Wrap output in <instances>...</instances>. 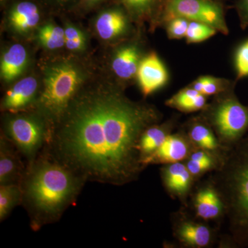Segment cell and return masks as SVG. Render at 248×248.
<instances>
[{"label":"cell","instance_id":"obj_9","mask_svg":"<svg viewBox=\"0 0 248 248\" xmlns=\"http://www.w3.org/2000/svg\"><path fill=\"white\" fill-rule=\"evenodd\" d=\"M43 22L42 10L32 0H16L9 5L4 14L5 28L19 39L34 37Z\"/></svg>","mask_w":248,"mask_h":248},{"label":"cell","instance_id":"obj_5","mask_svg":"<svg viewBox=\"0 0 248 248\" xmlns=\"http://www.w3.org/2000/svg\"><path fill=\"white\" fill-rule=\"evenodd\" d=\"M234 88L215 95L200 115L213 128L220 143L230 151L248 131V107L241 104Z\"/></svg>","mask_w":248,"mask_h":248},{"label":"cell","instance_id":"obj_24","mask_svg":"<svg viewBox=\"0 0 248 248\" xmlns=\"http://www.w3.org/2000/svg\"><path fill=\"white\" fill-rule=\"evenodd\" d=\"M65 48L72 55L81 57L89 48V35L86 30L76 23L65 21Z\"/></svg>","mask_w":248,"mask_h":248},{"label":"cell","instance_id":"obj_2","mask_svg":"<svg viewBox=\"0 0 248 248\" xmlns=\"http://www.w3.org/2000/svg\"><path fill=\"white\" fill-rule=\"evenodd\" d=\"M84 178L56 159L48 150L28 164L23 177L22 203L30 217L31 226L58 221L79 195Z\"/></svg>","mask_w":248,"mask_h":248},{"label":"cell","instance_id":"obj_21","mask_svg":"<svg viewBox=\"0 0 248 248\" xmlns=\"http://www.w3.org/2000/svg\"><path fill=\"white\" fill-rule=\"evenodd\" d=\"M207 104V96L189 86L180 90L166 102L167 107L184 113L202 111Z\"/></svg>","mask_w":248,"mask_h":248},{"label":"cell","instance_id":"obj_16","mask_svg":"<svg viewBox=\"0 0 248 248\" xmlns=\"http://www.w3.org/2000/svg\"><path fill=\"white\" fill-rule=\"evenodd\" d=\"M30 51L25 45L13 43L1 50L0 78L6 84H14L22 78L30 67Z\"/></svg>","mask_w":248,"mask_h":248},{"label":"cell","instance_id":"obj_13","mask_svg":"<svg viewBox=\"0 0 248 248\" xmlns=\"http://www.w3.org/2000/svg\"><path fill=\"white\" fill-rule=\"evenodd\" d=\"M192 210L197 218L207 222L218 221L225 217V207L218 190L208 179L192 190Z\"/></svg>","mask_w":248,"mask_h":248},{"label":"cell","instance_id":"obj_7","mask_svg":"<svg viewBox=\"0 0 248 248\" xmlns=\"http://www.w3.org/2000/svg\"><path fill=\"white\" fill-rule=\"evenodd\" d=\"M177 17L207 24L223 35L229 33L223 6L213 0H166L161 23Z\"/></svg>","mask_w":248,"mask_h":248},{"label":"cell","instance_id":"obj_19","mask_svg":"<svg viewBox=\"0 0 248 248\" xmlns=\"http://www.w3.org/2000/svg\"><path fill=\"white\" fill-rule=\"evenodd\" d=\"M19 153L4 135L0 140V185L21 184L25 173Z\"/></svg>","mask_w":248,"mask_h":248},{"label":"cell","instance_id":"obj_23","mask_svg":"<svg viewBox=\"0 0 248 248\" xmlns=\"http://www.w3.org/2000/svg\"><path fill=\"white\" fill-rule=\"evenodd\" d=\"M34 39L46 51H58L65 48L64 29L53 20L43 22L36 31Z\"/></svg>","mask_w":248,"mask_h":248},{"label":"cell","instance_id":"obj_14","mask_svg":"<svg viewBox=\"0 0 248 248\" xmlns=\"http://www.w3.org/2000/svg\"><path fill=\"white\" fill-rule=\"evenodd\" d=\"M196 147L184 130L170 134L162 144L142 161L145 168L152 164H170L184 162Z\"/></svg>","mask_w":248,"mask_h":248},{"label":"cell","instance_id":"obj_4","mask_svg":"<svg viewBox=\"0 0 248 248\" xmlns=\"http://www.w3.org/2000/svg\"><path fill=\"white\" fill-rule=\"evenodd\" d=\"M92 71L80 57H57L42 66L40 94L33 110L46 119L52 128L72 101L92 79Z\"/></svg>","mask_w":248,"mask_h":248},{"label":"cell","instance_id":"obj_12","mask_svg":"<svg viewBox=\"0 0 248 248\" xmlns=\"http://www.w3.org/2000/svg\"><path fill=\"white\" fill-rule=\"evenodd\" d=\"M41 81L37 77L28 76L18 79L5 93L1 99V110L23 112L33 109L40 91Z\"/></svg>","mask_w":248,"mask_h":248},{"label":"cell","instance_id":"obj_30","mask_svg":"<svg viewBox=\"0 0 248 248\" xmlns=\"http://www.w3.org/2000/svg\"><path fill=\"white\" fill-rule=\"evenodd\" d=\"M236 79L248 77V38L236 49L234 56Z\"/></svg>","mask_w":248,"mask_h":248},{"label":"cell","instance_id":"obj_1","mask_svg":"<svg viewBox=\"0 0 248 248\" xmlns=\"http://www.w3.org/2000/svg\"><path fill=\"white\" fill-rule=\"evenodd\" d=\"M161 118L154 106L129 99L118 82L91 79L53 127L47 146L86 181L125 185L145 169L142 134Z\"/></svg>","mask_w":248,"mask_h":248},{"label":"cell","instance_id":"obj_26","mask_svg":"<svg viewBox=\"0 0 248 248\" xmlns=\"http://www.w3.org/2000/svg\"><path fill=\"white\" fill-rule=\"evenodd\" d=\"M21 184L0 185V220L4 221L13 210L22 202Z\"/></svg>","mask_w":248,"mask_h":248},{"label":"cell","instance_id":"obj_33","mask_svg":"<svg viewBox=\"0 0 248 248\" xmlns=\"http://www.w3.org/2000/svg\"><path fill=\"white\" fill-rule=\"evenodd\" d=\"M104 1V0H79L78 5L81 6L83 9L91 10L102 4Z\"/></svg>","mask_w":248,"mask_h":248},{"label":"cell","instance_id":"obj_25","mask_svg":"<svg viewBox=\"0 0 248 248\" xmlns=\"http://www.w3.org/2000/svg\"><path fill=\"white\" fill-rule=\"evenodd\" d=\"M161 0H118L132 20L141 23L152 19Z\"/></svg>","mask_w":248,"mask_h":248},{"label":"cell","instance_id":"obj_8","mask_svg":"<svg viewBox=\"0 0 248 248\" xmlns=\"http://www.w3.org/2000/svg\"><path fill=\"white\" fill-rule=\"evenodd\" d=\"M133 22L124 7L115 5L105 8L96 15L93 19V30L104 43L117 45L133 35Z\"/></svg>","mask_w":248,"mask_h":248},{"label":"cell","instance_id":"obj_15","mask_svg":"<svg viewBox=\"0 0 248 248\" xmlns=\"http://www.w3.org/2000/svg\"><path fill=\"white\" fill-rule=\"evenodd\" d=\"M136 79L145 97L151 95L167 84L169 72L157 53L151 52L143 56L139 66Z\"/></svg>","mask_w":248,"mask_h":248},{"label":"cell","instance_id":"obj_28","mask_svg":"<svg viewBox=\"0 0 248 248\" xmlns=\"http://www.w3.org/2000/svg\"><path fill=\"white\" fill-rule=\"evenodd\" d=\"M203 80L202 94L207 96H215L234 88L235 82L216 77L202 76Z\"/></svg>","mask_w":248,"mask_h":248},{"label":"cell","instance_id":"obj_31","mask_svg":"<svg viewBox=\"0 0 248 248\" xmlns=\"http://www.w3.org/2000/svg\"><path fill=\"white\" fill-rule=\"evenodd\" d=\"M240 24L243 29L248 28V0H239L236 5Z\"/></svg>","mask_w":248,"mask_h":248},{"label":"cell","instance_id":"obj_32","mask_svg":"<svg viewBox=\"0 0 248 248\" xmlns=\"http://www.w3.org/2000/svg\"><path fill=\"white\" fill-rule=\"evenodd\" d=\"M48 6L57 9H67L78 4L79 0H42Z\"/></svg>","mask_w":248,"mask_h":248},{"label":"cell","instance_id":"obj_3","mask_svg":"<svg viewBox=\"0 0 248 248\" xmlns=\"http://www.w3.org/2000/svg\"><path fill=\"white\" fill-rule=\"evenodd\" d=\"M225 207L228 246L248 247V135L227 153L210 177Z\"/></svg>","mask_w":248,"mask_h":248},{"label":"cell","instance_id":"obj_17","mask_svg":"<svg viewBox=\"0 0 248 248\" xmlns=\"http://www.w3.org/2000/svg\"><path fill=\"white\" fill-rule=\"evenodd\" d=\"M163 185L169 195L187 205L196 182L184 162L166 164L161 168Z\"/></svg>","mask_w":248,"mask_h":248},{"label":"cell","instance_id":"obj_18","mask_svg":"<svg viewBox=\"0 0 248 248\" xmlns=\"http://www.w3.org/2000/svg\"><path fill=\"white\" fill-rule=\"evenodd\" d=\"M184 130L197 148L210 152L222 159L229 151L222 146L213 128L200 115L187 121Z\"/></svg>","mask_w":248,"mask_h":248},{"label":"cell","instance_id":"obj_10","mask_svg":"<svg viewBox=\"0 0 248 248\" xmlns=\"http://www.w3.org/2000/svg\"><path fill=\"white\" fill-rule=\"evenodd\" d=\"M186 210H181L172 217L174 239L185 248H204L213 246L216 233L207 222L191 216Z\"/></svg>","mask_w":248,"mask_h":248},{"label":"cell","instance_id":"obj_20","mask_svg":"<svg viewBox=\"0 0 248 248\" xmlns=\"http://www.w3.org/2000/svg\"><path fill=\"white\" fill-rule=\"evenodd\" d=\"M175 124L174 120H169L164 124H154L143 132L139 145L141 163L162 144L170 134L172 133Z\"/></svg>","mask_w":248,"mask_h":248},{"label":"cell","instance_id":"obj_29","mask_svg":"<svg viewBox=\"0 0 248 248\" xmlns=\"http://www.w3.org/2000/svg\"><path fill=\"white\" fill-rule=\"evenodd\" d=\"M188 19L183 17H173L164 23L166 32L170 40H181L186 37L188 28Z\"/></svg>","mask_w":248,"mask_h":248},{"label":"cell","instance_id":"obj_11","mask_svg":"<svg viewBox=\"0 0 248 248\" xmlns=\"http://www.w3.org/2000/svg\"><path fill=\"white\" fill-rule=\"evenodd\" d=\"M141 42L137 39H128L112 50L110 58V68L119 84H125L136 79L139 66L144 56Z\"/></svg>","mask_w":248,"mask_h":248},{"label":"cell","instance_id":"obj_22","mask_svg":"<svg viewBox=\"0 0 248 248\" xmlns=\"http://www.w3.org/2000/svg\"><path fill=\"white\" fill-rule=\"evenodd\" d=\"M223 159L216 155L200 148H195L184 161L195 180L204 174L214 172L221 166Z\"/></svg>","mask_w":248,"mask_h":248},{"label":"cell","instance_id":"obj_27","mask_svg":"<svg viewBox=\"0 0 248 248\" xmlns=\"http://www.w3.org/2000/svg\"><path fill=\"white\" fill-rule=\"evenodd\" d=\"M217 31L203 23L190 21L186 40L187 44H197L208 40L216 35Z\"/></svg>","mask_w":248,"mask_h":248},{"label":"cell","instance_id":"obj_6","mask_svg":"<svg viewBox=\"0 0 248 248\" xmlns=\"http://www.w3.org/2000/svg\"><path fill=\"white\" fill-rule=\"evenodd\" d=\"M3 125L5 136L14 143L29 164L46 146L53 132L46 119L33 109L14 113L7 112Z\"/></svg>","mask_w":248,"mask_h":248},{"label":"cell","instance_id":"obj_34","mask_svg":"<svg viewBox=\"0 0 248 248\" xmlns=\"http://www.w3.org/2000/svg\"><path fill=\"white\" fill-rule=\"evenodd\" d=\"M9 0H0V3H1V6H4L5 4H6V3L9 1Z\"/></svg>","mask_w":248,"mask_h":248}]
</instances>
